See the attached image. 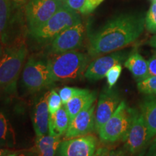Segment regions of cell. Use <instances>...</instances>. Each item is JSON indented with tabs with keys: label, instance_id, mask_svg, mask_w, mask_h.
Segmentation results:
<instances>
[{
	"label": "cell",
	"instance_id": "obj_31",
	"mask_svg": "<svg viewBox=\"0 0 156 156\" xmlns=\"http://www.w3.org/2000/svg\"><path fill=\"white\" fill-rule=\"evenodd\" d=\"M148 75L147 77L156 76V55L153 56L147 61Z\"/></svg>",
	"mask_w": 156,
	"mask_h": 156
},
{
	"label": "cell",
	"instance_id": "obj_4",
	"mask_svg": "<svg viewBox=\"0 0 156 156\" xmlns=\"http://www.w3.org/2000/svg\"><path fill=\"white\" fill-rule=\"evenodd\" d=\"M133 110L125 101H121L112 117L98 131L101 141L112 144L122 140L131 125Z\"/></svg>",
	"mask_w": 156,
	"mask_h": 156
},
{
	"label": "cell",
	"instance_id": "obj_11",
	"mask_svg": "<svg viewBox=\"0 0 156 156\" xmlns=\"http://www.w3.org/2000/svg\"><path fill=\"white\" fill-rule=\"evenodd\" d=\"M129 56L126 51H116L107 55L95 58L90 62L85 70L84 76L90 81H97L106 77L107 72L114 65L122 64Z\"/></svg>",
	"mask_w": 156,
	"mask_h": 156
},
{
	"label": "cell",
	"instance_id": "obj_16",
	"mask_svg": "<svg viewBox=\"0 0 156 156\" xmlns=\"http://www.w3.org/2000/svg\"><path fill=\"white\" fill-rule=\"evenodd\" d=\"M124 67L127 68L131 73L132 77L136 83L147 78L148 64L147 61L142 57L137 51H133L129 54L126 61L124 62Z\"/></svg>",
	"mask_w": 156,
	"mask_h": 156
},
{
	"label": "cell",
	"instance_id": "obj_26",
	"mask_svg": "<svg viewBox=\"0 0 156 156\" xmlns=\"http://www.w3.org/2000/svg\"><path fill=\"white\" fill-rule=\"evenodd\" d=\"M80 88L75 87L65 86L58 90V94L61 97L63 105H65L72 98L78 94L81 91Z\"/></svg>",
	"mask_w": 156,
	"mask_h": 156
},
{
	"label": "cell",
	"instance_id": "obj_24",
	"mask_svg": "<svg viewBox=\"0 0 156 156\" xmlns=\"http://www.w3.org/2000/svg\"><path fill=\"white\" fill-rule=\"evenodd\" d=\"M122 72V66L121 64H118L112 67L107 72L106 78L107 80L108 88H113L116 85L118 80L119 79Z\"/></svg>",
	"mask_w": 156,
	"mask_h": 156
},
{
	"label": "cell",
	"instance_id": "obj_41",
	"mask_svg": "<svg viewBox=\"0 0 156 156\" xmlns=\"http://www.w3.org/2000/svg\"><path fill=\"white\" fill-rule=\"evenodd\" d=\"M154 1H156V0H154Z\"/></svg>",
	"mask_w": 156,
	"mask_h": 156
},
{
	"label": "cell",
	"instance_id": "obj_42",
	"mask_svg": "<svg viewBox=\"0 0 156 156\" xmlns=\"http://www.w3.org/2000/svg\"><path fill=\"white\" fill-rule=\"evenodd\" d=\"M155 55H156V54H155Z\"/></svg>",
	"mask_w": 156,
	"mask_h": 156
},
{
	"label": "cell",
	"instance_id": "obj_2",
	"mask_svg": "<svg viewBox=\"0 0 156 156\" xmlns=\"http://www.w3.org/2000/svg\"><path fill=\"white\" fill-rule=\"evenodd\" d=\"M51 77L53 82L78 79L88 66L89 56L81 52L71 51L54 54L47 59Z\"/></svg>",
	"mask_w": 156,
	"mask_h": 156
},
{
	"label": "cell",
	"instance_id": "obj_37",
	"mask_svg": "<svg viewBox=\"0 0 156 156\" xmlns=\"http://www.w3.org/2000/svg\"><path fill=\"white\" fill-rule=\"evenodd\" d=\"M3 51V48H2V46L1 43H0V55H1Z\"/></svg>",
	"mask_w": 156,
	"mask_h": 156
},
{
	"label": "cell",
	"instance_id": "obj_3",
	"mask_svg": "<svg viewBox=\"0 0 156 156\" xmlns=\"http://www.w3.org/2000/svg\"><path fill=\"white\" fill-rule=\"evenodd\" d=\"M27 54L28 49L22 41L3 48L0 55V88L8 92L15 90Z\"/></svg>",
	"mask_w": 156,
	"mask_h": 156
},
{
	"label": "cell",
	"instance_id": "obj_1",
	"mask_svg": "<svg viewBox=\"0 0 156 156\" xmlns=\"http://www.w3.org/2000/svg\"><path fill=\"white\" fill-rule=\"evenodd\" d=\"M145 26L142 15L123 13L114 16L89 35L88 54L95 57L126 47L139 38Z\"/></svg>",
	"mask_w": 156,
	"mask_h": 156
},
{
	"label": "cell",
	"instance_id": "obj_27",
	"mask_svg": "<svg viewBox=\"0 0 156 156\" xmlns=\"http://www.w3.org/2000/svg\"><path fill=\"white\" fill-rule=\"evenodd\" d=\"M85 2L86 0H65L63 3V6L68 9L80 13Z\"/></svg>",
	"mask_w": 156,
	"mask_h": 156
},
{
	"label": "cell",
	"instance_id": "obj_40",
	"mask_svg": "<svg viewBox=\"0 0 156 156\" xmlns=\"http://www.w3.org/2000/svg\"><path fill=\"white\" fill-rule=\"evenodd\" d=\"M153 95H156V92H155V93H154V94H153Z\"/></svg>",
	"mask_w": 156,
	"mask_h": 156
},
{
	"label": "cell",
	"instance_id": "obj_8",
	"mask_svg": "<svg viewBox=\"0 0 156 156\" xmlns=\"http://www.w3.org/2000/svg\"><path fill=\"white\" fill-rule=\"evenodd\" d=\"M62 5L63 3L57 0H29L25 16L30 32L47 22Z\"/></svg>",
	"mask_w": 156,
	"mask_h": 156
},
{
	"label": "cell",
	"instance_id": "obj_20",
	"mask_svg": "<svg viewBox=\"0 0 156 156\" xmlns=\"http://www.w3.org/2000/svg\"><path fill=\"white\" fill-rule=\"evenodd\" d=\"M16 144L15 132L5 114L0 112V147L12 148Z\"/></svg>",
	"mask_w": 156,
	"mask_h": 156
},
{
	"label": "cell",
	"instance_id": "obj_5",
	"mask_svg": "<svg viewBox=\"0 0 156 156\" xmlns=\"http://www.w3.org/2000/svg\"><path fill=\"white\" fill-rule=\"evenodd\" d=\"M82 23L80 13L63 5L40 28L31 31V36L39 41L54 39L66 29Z\"/></svg>",
	"mask_w": 156,
	"mask_h": 156
},
{
	"label": "cell",
	"instance_id": "obj_38",
	"mask_svg": "<svg viewBox=\"0 0 156 156\" xmlns=\"http://www.w3.org/2000/svg\"><path fill=\"white\" fill-rule=\"evenodd\" d=\"M151 41H156V35L155 36H154L153 37H152V38L151 39Z\"/></svg>",
	"mask_w": 156,
	"mask_h": 156
},
{
	"label": "cell",
	"instance_id": "obj_15",
	"mask_svg": "<svg viewBox=\"0 0 156 156\" xmlns=\"http://www.w3.org/2000/svg\"><path fill=\"white\" fill-rule=\"evenodd\" d=\"M96 98L97 92L87 89H82L78 94L72 98L64 105V107L69 114L70 122L85 107L94 103Z\"/></svg>",
	"mask_w": 156,
	"mask_h": 156
},
{
	"label": "cell",
	"instance_id": "obj_9",
	"mask_svg": "<svg viewBox=\"0 0 156 156\" xmlns=\"http://www.w3.org/2000/svg\"><path fill=\"white\" fill-rule=\"evenodd\" d=\"M98 140L94 135H84L64 140L58 145L56 156H93Z\"/></svg>",
	"mask_w": 156,
	"mask_h": 156
},
{
	"label": "cell",
	"instance_id": "obj_35",
	"mask_svg": "<svg viewBox=\"0 0 156 156\" xmlns=\"http://www.w3.org/2000/svg\"><path fill=\"white\" fill-rule=\"evenodd\" d=\"M11 2H12L13 3L18 4V5H20V4L25 3L27 2V0H10Z\"/></svg>",
	"mask_w": 156,
	"mask_h": 156
},
{
	"label": "cell",
	"instance_id": "obj_34",
	"mask_svg": "<svg viewBox=\"0 0 156 156\" xmlns=\"http://www.w3.org/2000/svg\"><path fill=\"white\" fill-rule=\"evenodd\" d=\"M32 155H33L32 153H30V152H29L25 150L23 153H21L20 155H19L18 156H32Z\"/></svg>",
	"mask_w": 156,
	"mask_h": 156
},
{
	"label": "cell",
	"instance_id": "obj_6",
	"mask_svg": "<svg viewBox=\"0 0 156 156\" xmlns=\"http://www.w3.org/2000/svg\"><path fill=\"white\" fill-rule=\"evenodd\" d=\"M22 81L31 93L38 92L53 84L47 60L30 56L23 70Z\"/></svg>",
	"mask_w": 156,
	"mask_h": 156
},
{
	"label": "cell",
	"instance_id": "obj_29",
	"mask_svg": "<svg viewBox=\"0 0 156 156\" xmlns=\"http://www.w3.org/2000/svg\"><path fill=\"white\" fill-rule=\"evenodd\" d=\"M138 156H156V136L151 140L143 153Z\"/></svg>",
	"mask_w": 156,
	"mask_h": 156
},
{
	"label": "cell",
	"instance_id": "obj_18",
	"mask_svg": "<svg viewBox=\"0 0 156 156\" xmlns=\"http://www.w3.org/2000/svg\"><path fill=\"white\" fill-rule=\"evenodd\" d=\"M70 122L65 107L62 106L54 114H50L48 121V134L62 136L67 131Z\"/></svg>",
	"mask_w": 156,
	"mask_h": 156
},
{
	"label": "cell",
	"instance_id": "obj_21",
	"mask_svg": "<svg viewBox=\"0 0 156 156\" xmlns=\"http://www.w3.org/2000/svg\"><path fill=\"white\" fill-rule=\"evenodd\" d=\"M12 3L10 0H0V40L5 37L10 24Z\"/></svg>",
	"mask_w": 156,
	"mask_h": 156
},
{
	"label": "cell",
	"instance_id": "obj_7",
	"mask_svg": "<svg viewBox=\"0 0 156 156\" xmlns=\"http://www.w3.org/2000/svg\"><path fill=\"white\" fill-rule=\"evenodd\" d=\"M122 141L124 149L130 156L140 155L151 142L147 125L140 111L133 110L131 125Z\"/></svg>",
	"mask_w": 156,
	"mask_h": 156
},
{
	"label": "cell",
	"instance_id": "obj_28",
	"mask_svg": "<svg viewBox=\"0 0 156 156\" xmlns=\"http://www.w3.org/2000/svg\"><path fill=\"white\" fill-rule=\"evenodd\" d=\"M104 0H86L85 5L80 11V14L87 15L92 12Z\"/></svg>",
	"mask_w": 156,
	"mask_h": 156
},
{
	"label": "cell",
	"instance_id": "obj_32",
	"mask_svg": "<svg viewBox=\"0 0 156 156\" xmlns=\"http://www.w3.org/2000/svg\"><path fill=\"white\" fill-rule=\"evenodd\" d=\"M106 156H130L123 148L109 150Z\"/></svg>",
	"mask_w": 156,
	"mask_h": 156
},
{
	"label": "cell",
	"instance_id": "obj_23",
	"mask_svg": "<svg viewBox=\"0 0 156 156\" xmlns=\"http://www.w3.org/2000/svg\"><path fill=\"white\" fill-rule=\"evenodd\" d=\"M137 89L140 93L153 95L156 92V76H153L137 83Z\"/></svg>",
	"mask_w": 156,
	"mask_h": 156
},
{
	"label": "cell",
	"instance_id": "obj_22",
	"mask_svg": "<svg viewBox=\"0 0 156 156\" xmlns=\"http://www.w3.org/2000/svg\"><path fill=\"white\" fill-rule=\"evenodd\" d=\"M47 103L50 114H54L57 112L63 105L59 94L54 89L47 93Z\"/></svg>",
	"mask_w": 156,
	"mask_h": 156
},
{
	"label": "cell",
	"instance_id": "obj_13",
	"mask_svg": "<svg viewBox=\"0 0 156 156\" xmlns=\"http://www.w3.org/2000/svg\"><path fill=\"white\" fill-rule=\"evenodd\" d=\"M121 101L119 93L116 90L107 87L101 92L95 112V130L97 132L112 117Z\"/></svg>",
	"mask_w": 156,
	"mask_h": 156
},
{
	"label": "cell",
	"instance_id": "obj_12",
	"mask_svg": "<svg viewBox=\"0 0 156 156\" xmlns=\"http://www.w3.org/2000/svg\"><path fill=\"white\" fill-rule=\"evenodd\" d=\"M95 104L92 103L85 107L69 122L64 140L90 134L95 130Z\"/></svg>",
	"mask_w": 156,
	"mask_h": 156
},
{
	"label": "cell",
	"instance_id": "obj_30",
	"mask_svg": "<svg viewBox=\"0 0 156 156\" xmlns=\"http://www.w3.org/2000/svg\"><path fill=\"white\" fill-rule=\"evenodd\" d=\"M25 150H15L12 148L0 147V156H18Z\"/></svg>",
	"mask_w": 156,
	"mask_h": 156
},
{
	"label": "cell",
	"instance_id": "obj_25",
	"mask_svg": "<svg viewBox=\"0 0 156 156\" xmlns=\"http://www.w3.org/2000/svg\"><path fill=\"white\" fill-rule=\"evenodd\" d=\"M145 27L151 34H156V1L152 4L145 17Z\"/></svg>",
	"mask_w": 156,
	"mask_h": 156
},
{
	"label": "cell",
	"instance_id": "obj_36",
	"mask_svg": "<svg viewBox=\"0 0 156 156\" xmlns=\"http://www.w3.org/2000/svg\"><path fill=\"white\" fill-rule=\"evenodd\" d=\"M149 45L151 46H152V47L156 48V41H151V40H150Z\"/></svg>",
	"mask_w": 156,
	"mask_h": 156
},
{
	"label": "cell",
	"instance_id": "obj_19",
	"mask_svg": "<svg viewBox=\"0 0 156 156\" xmlns=\"http://www.w3.org/2000/svg\"><path fill=\"white\" fill-rule=\"evenodd\" d=\"M61 136L43 135L36 136V152L38 156H55L58 145L61 143Z\"/></svg>",
	"mask_w": 156,
	"mask_h": 156
},
{
	"label": "cell",
	"instance_id": "obj_33",
	"mask_svg": "<svg viewBox=\"0 0 156 156\" xmlns=\"http://www.w3.org/2000/svg\"><path fill=\"white\" fill-rule=\"evenodd\" d=\"M109 150L108 147H101L98 148L93 156H106Z\"/></svg>",
	"mask_w": 156,
	"mask_h": 156
},
{
	"label": "cell",
	"instance_id": "obj_10",
	"mask_svg": "<svg viewBox=\"0 0 156 156\" xmlns=\"http://www.w3.org/2000/svg\"><path fill=\"white\" fill-rule=\"evenodd\" d=\"M85 26L82 23L76 24L66 29L55 38L52 39L51 44V53L58 54L67 51H75L83 44Z\"/></svg>",
	"mask_w": 156,
	"mask_h": 156
},
{
	"label": "cell",
	"instance_id": "obj_17",
	"mask_svg": "<svg viewBox=\"0 0 156 156\" xmlns=\"http://www.w3.org/2000/svg\"><path fill=\"white\" fill-rule=\"evenodd\" d=\"M139 111L147 125L151 141L156 136V97L150 96L144 99L140 103Z\"/></svg>",
	"mask_w": 156,
	"mask_h": 156
},
{
	"label": "cell",
	"instance_id": "obj_39",
	"mask_svg": "<svg viewBox=\"0 0 156 156\" xmlns=\"http://www.w3.org/2000/svg\"><path fill=\"white\" fill-rule=\"evenodd\" d=\"M57 1H58V2H61L64 3V1H65V0H57Z\"/></svg>",
	"mask_w": 156,
	"mask_h": 156
},
{
	"label": "cell",
	"instance_id": "obj_14",
	"mask_svg": "<svg viewBox=\"0 0 156 156\" xmlns=\"http://www.w3.org/2000/svg\"><path fill=\"white\" fill-rule=\"evenodd\" d=\"M50 113L47 103V93L39 99L35 106L34 117V128L36 136L46 135L48 132V121Z\"/></svg>",
	"mask_w": 156,
	"mask_h": 156
}]
</instances>
